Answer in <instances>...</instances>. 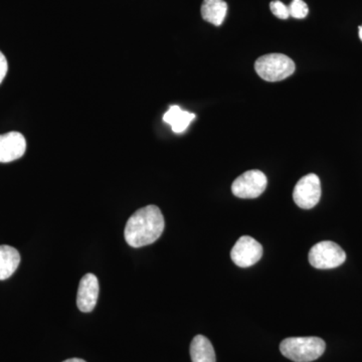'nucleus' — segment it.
Here are the masks:
<instances>
[{"label": "nucleus", "mask_w": 362, "mask_h": 362, "mask_svg": "<svg viewBox=\"0 0 362 362\" xmlns=\"http://www.w3.org/2000/svg\"><path fill=\"white\" fill-rule=\"evenodd\" d=\"M164 218L160 209L148 206L138 209L131 216L125 226L126 242L132 247H141L153 244L164 230Z\"/></svg>", "instance_id": "nucleus-1"}, {"label": "nucleus", "mask_w": 362, "mask_h": 362, "mask_svg": "<svg viewBox=\"0 0 362 362\" xmlns=\"http://www.w3.org/2000/svg\"><path fill=\"white\" fill-rule=\"evenodd\" d=\"M325 349V341L319 337H289L280 344L281 354L295 362L316 361Z\"/></svg>", "instance_id": "nucleus-2"}, {"label": "nucleus", "mask_w": 362, "mask_h": 362, "mask_svg": "<svg viewBox=\"0 0 362 362\" xmlns=\"http://www.w3.org/2000/svg\"><path fill=\"white\" fill-rule=\"evenodd\" d=\"M255 70L267 82H279L294 74L295 63L286 54H269L257 59Z\"/></svg>", "instance_id": "nucleus-3"}, {"label": "nucleus", "mask_w": 362, "mask_h": 362, "mask_svg": "<svg viewBox=\"0 0 362 362\" xmlns=\"http://www.w3.org/2000/svg\"><path fill=\"white\" fill-rule=\"evenodd\" d=\"M308 259L314 268L328 270L341 266L346 259V254L337 243L323 240L311 247Z\"/></svg>", "instance_id": "nucleus-4"}, {"label": "nucleus", "mask_w": 362, "mask_h": 362, "mask_svg": "<svg viewBox=\"0 0 362 362\" xmlns=\"http://www.w3.org/2000/svg\"><path fill=\"white\" fill-rule=\"evenodd\" d=\"M267 176L261 170H249L233 182L232 192L240 199H257L265 192Z\"/></svg>", "instance_id": "nucleus-5"}, {"label": "nucleus", "mask_w": 362, "mask_h": 362, "mask_svg": "<svg viewBox=\"0 0 362 362\" xmlns=\"http://www.w3.org/2000/svg\"><path fill=\"white\" fill-rule=\"evenodd\" d=\"M321 199V182L318 176L310 173L303 176L293 192V199L303 209H313Z\"/></svg>", "instance_id": "nucleus-6"}, {"label": "nucleus", "mask_w": 362, "mask_h": 362, "mask_svg": "<svg viewBox=\"0 0 362 362\" xmlns=\"http://www.w3.org/2000/svg\"><path fill=\"white\" fill-rule=\"evenodd\" d=\"M263 256V247L250 235H243L230 252L233 263L240 268H249L258 263Z\"/></svg>", "instance_id": "nucleus-7"}, {"label": "nucleus", "mask_w": 362, "mask_h": 362, "mask_svg": "<svg viewBox=\"0 0 362 362\" xmlns=\"http://www.w3.org/2000/svg\"><path fill=\"white\" fill-rule=\"evenodd\" d=\"M99 296V282L94 274H86L78 285L77 306L80 311L90 313L94 310Z\"/></svg>", "instance_id": "nucleus-8"}, {"label": "nucleus", "mask_w": 362, "mask_h": 362, "mask_svg": "<svg viewBox=\"0 0 362 362\" xmlns=\"http://www.w3.org/2000/svg\"><path fill=\"white\" fill-rule=\"evenodd\" d=\"M26 149L25 136L20 132L0 135V162L7 163L20 159Z\"/></svg>", "instance_id": "nucleus-9"}, {"label": "nucleus", "mask_w": 362, "mask_h": 362, "mask_svg": "<svg viewBox=\"0 0 362 362\" xmlns=\"http://www.w3.org/2000/svg\"><path fill=\"white\" fill-rule=\"evenodd\" d=\"M194 114L182 110L177 105H173L164 114L163 121L171 126L173 132L182 133L187 130V128L194 121Z\"/></svg>", "instance_id": "nucleus-10"}, {"label": "nucleus", "mask_w": 362, "mask_h": 362, "mask_svg": "<svg viewBox=\"0 0 362 362\" xmlns=\"http://www.w3.org/2000/svg\"><path fill=\"white\" fill-rule=\"evenodd\" d=\"M21 263V255L18 250L11 246H0V281L13 276Z\"/></svg>", "instance_id": "nucleus-11"}, {"label": "nucleus", "mask_w": 362, "mask_h": 362, "mask_svg": "<svg viewBox=\"0 0 362 362\" xmlns=\"http://www.w3.org/2000/svg\"><path fill=\"white\" fill-rule=\"evenodd\" d=\"M190 357L192 362H216V352L213 344L204 335H197L190 344Z\"/></svg>", "instance_id": "nucleus-12"}, {"label": "nucleus", "mask_w": 362, "mask_h": 362, "mask_svg": "<svg viewBox=\"0 0 362 362\" xmlns=\"http://www.w3.org/2000/svg\"><path fill=\"white\" fill-rule=\"evenodd\" d=\"M201 11L204 21L220 26L228 13V4L223 0H204Z\"/></svg>", "instance_id": "nucleus-13"}, {"label": "nucleus", "mask_w": 362, "mask_h": 362, "mask_svg": "<svg viewBox=\"0 0 362 362\" xmlns=\"http://www.w3.org/2000/svg\"><path fill=\"white\" fill-rule=\"evenodd\" d=\"M288 7H289L290 16L298 20H303L309 13L308 6L303 0H293L290 6Z\"/></svg>", "instance_id": "nucleus-14"}, {"label": "nucleus", "mask_w": 362, "mask_h": 362, "mask_svg": "<svg viewBox=\"0 0 362 362\" xmlns=\"http://www.w3.org/2000/svg\"><path fill=\"white\" fill-rule=\"evenodd\" d=\"M272 13L280 20H287L290 16L289 7L285 6L280 0H275L270 4Z\"/></svg>", "instance_id": "nucleus-15"}, {"label": "nucleus", "mask_w": 362, "mask_h": 362, "mask_svg": "<svg viewBox=\"0 0 362 362\" xmlns=\"http://www.w3.org/2000/svg\"><path fill=\"white\" fill-rule=\"evenodd\" d=\"M7 70H8V65H7L6 56L0 52V84L6 78Z\"/></svg>", "instance_id": "nucleus-16"}, {"label": "nucleus", "mask_w": 362, "mask_h": 362, "mask_svg": "<svg viewBox=\"0 0 362 362\" xmlns=\"http://www.w3.org/2000/svg\"><path fill=\"white\" fill-rule=\"evenodd\" d=\"M63 362H86L84 359L81 358H71V359H66V361Z\"/></svg>", "instance_id": "nucleus-17"}, {"label": "nucleus", "mask_w": 362, "mask_h": 362, "mask_svg": "<svg viewBox=\"0 0 362 362\" xmlns=\"http://www.w3.org/2000/svg\"><path fill=\"white\" fill-rule=\"evenodd\" d=\"M358 33H359V37H361V42H362V25L358 26Z\"/></svg>", "instance_id": "nucleus-18"}]
</instances>
